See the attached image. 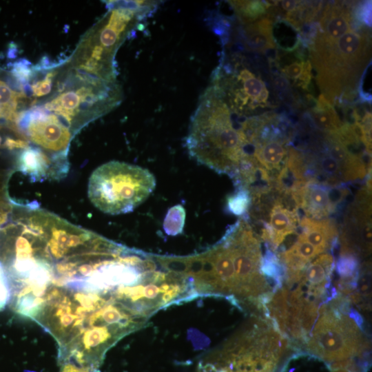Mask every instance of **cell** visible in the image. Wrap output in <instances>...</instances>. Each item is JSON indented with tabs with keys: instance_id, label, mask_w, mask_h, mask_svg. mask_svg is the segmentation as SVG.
I'll list each match as a JSON object with an SVG mask.
<instances>
[{
	"instance_id": "cell-1",
	"label": "cell",
	"mask_w": 372,
	"mask_h": 372,
	"mask_svg": "<svg viewBox=\"0 0 372 372\" xmlns=\"http://www.w3.org/2000/svg\"><path fill=\"white\" fill-rule=\"evenodd\" d=\"M342 297L322 301L299 347L331 368H353V359L362 355L366 341L362 318L354 310H344Z\"/></svg>"
},
{
	"instance_id": "cell-2",
	"label": "cell",
	"mask_w": 372,
	"mask_h": 372,
	"mask_svg": "<svg viewBox=\"0 0 372 372\" xmlns=\"http://www.w3.org/2000/svg\"><path fill=\"white\" fill-rule=\"evenodd\" d=\"M288 342L271 322L256 318L203 359L197 372H276Z\"/></svg>"
},
{
	"instance_id": "cell-3",
	"label": "cell",
	"mask_w": 372,
	"mask_h": 372,
	"mask_svg": "<svg viewBox=\"0 0 372 372\" xmlns=\"http://www.w3.org/2000/svg\"><path fill=\"white\" fill-rule=\"evenodd\" d=\"M156 178L147 169L112 161L91 174L87 195L101 211L118 215L134 211L153 192Z\"/></svg>"
},
{
	"instance_id": "cell-4",
	"label": "cell",
	"mask_w": 372,
	"mask_h": 372,
	"mask_svg": "<svg viewBox=\"0 0 372 372\" xmlns=\"http://www.w3.org/2000/svg\"><path fill=\"white\" fill-rule=\"evenodd\" d=\"M364 36L350 30L332 41L316 39L312 59L322 95L329 101L343 88L353 85L364 68L369 58V41Z\"/></svg>"
},
{
	"instance_id": "cell-5",
	"label": "cell",
	"mask_w": 372,
	"mask_h": 372,
	"mask_svg": "<svg viewBox=\"0 0 372 372\" xmlns=\"http://www.w3.org/2000/svg\"><path fill=\"white\" fill-rule=\"evenodd\" d=\"M348 194L349 190L343 185H330L310 178L290 196L298 209L303 211V216L324 219L336 211Z\"/></svg>"
},
{
	"instance_id": "cell-6",
	"label": "cell",
	"mask_w": 372,
	"mask_h": 372,
	"mask_svg": "<svg viewBox=\"0 0 372 372\" xmlns=\"http://www.w3.org/2000/svg\"><path fill=\"white\" fill-rule=\"evenodd\" d=\"M289 196L279 194L270 208L269 223L263 222L262 238L275 252L286 240L287 236L296 234L300 216L295 203L287 206Z\"/></svg>"
},
{
	"instance_id": "cell-7",
	"label": "cell",
	"mask_w": 372,
	"mask_h": 372,
	"mask_svg": "<svg viewBox=\"0 0 372 372\" xmlns=\"http://www.w3.org/2000/svg\"><path fill=\"white\" fill-rule=\"evenodd\" d=\"M296 233L321 253L332 251L338 240L336 225L329 218L313 219L303 216Z\"/></svg>"
},
{
	"instance_id": "cell-8",
	"label": "cell",
	"mask_w": 372,
	"mask_h": 372,
	"mask_svg": "<svg viewBox=\"0 0 372 372\" xmlns=\"http://www.w3.org/2000/svg\"><path fill=\"white\" fill-rule=\"evenodd\" d=\"M263 138L264 140H256L251 143V158L269 174L276 172L278 176L287 159V146L278 139Z\"/></svg>"
},
{
	"instance_id": "cell-9",
	"label": "cell",
	"mask_w": 372,
	"mask_h": 372,
	"mask_svg": "<svg viewBox=\"0 0 372 372\" xmlns=\"http://www.w3.org/2000/svg\"><path fill=\"white\" fill-rule=\"evenodd\" d=\"M320 25L322 32L316 39L332 41L351 30V17L345 8L327 7L320 21Z\"/></svg>"
},
{
	"instance_id": "cell-10",
	"label": "cell",
	"mask_w": 372,
	"mask_h": 372,
	"mask_svg": "<svg viewBox=\"0 0 372 372\" xmlns=\"http://www.w3.org/2000/svg\"><path fill=\"white\" fill-rule=\"evenodd\" d=\"M243 44L246 50L265 52L274 47L271 21L262 19L243 28Z\"/></svg>"
},
{
	"instance_id": "cell-11",
	"label": "cell",
	"mask_w": 372,
	"mask_h": 372,
	"mask_svg": "<svg viewBox=\"0 0 372 372\" xmlns=\"http://www.w3.org/2000/svg\"><path fill=\"white\" fill-rule=\"evenodd\" d=\"M311 118L319 130L329 133L335 132L343 125L331 103L323 95L319 97L317 106L312 111Z\"/></svg>"
},
{
	"instance_id": "cell-12",
	"label": "cell",
	"mask_w": 372,
	"mask_h": 372,
	"mask_svg": "<svg viewBox=\"0 0 372 372\" xmlns=\"http://www.w3.org/2000/svg\"><path fill=\"white\" fill-rule=\"evenodd\" d=\"M185 212L183 207L176 205L169 209L164 220L163 227L168 235L180 234L185 223Z\"/></svg>"
},
{
	"instance_id": "cell-13",
	"label": "cell",
	"mask_w": 372,
	"mask_h": 372,
	"mask_svg": "<svg viewBox=\"0 0 372 372\" xmlns=\"http://www.w3.org/2000/svg\"><path fill=\"white\" fill-rule=\"evenodd\" d=\"M251 204V198L249 192L242 187L227 200V207L231 213L236 216H242L248 211Z\"/></svg>"
},
{
	"instance_id": "cell-14",
	"label": "cell",
	"mask_w": 372,
	"mask_h": 372,
	"mask_svg": "<svg viewBox=\"0 0 372 372\" xmlns=\"http://www.w3.org/2000/svg\"><path fill=\"white\" fill-rule=\"evenodd\" d=\"M10 288L4 269L0 262V311H2L10 302Z\"/></svg>"
},
{
	"instance_id": "cell-15",
	"label": "cell",
	"mask_w": 372,
	"mask_h": 372,
	"mask_svg": "<svg viewBox=\"0 0 372 372\" xmlns=\"http://www.w3.org/2000/svg\"><path fill=\"white\" fill-rule=\"evenodd\" d=\"M54 75L53 72L48 73L44 79L37 81L32 86L34 96H43L50 92Z\"/></svg>"
},
{
	"instance_id": "cell-16",
	"label": "cell",
	"mask_w": 372,
	"mask_h": 372,
	"mask_svg": "<svg viewBox=\"0 0 372 372\" xmlns=\"http://www.w3.org/2000/svg\"><path fill=\"white\" fill-rule=\"evenodd\" d=\"M304 62H293L286 65L283 69V73L289 79L298 80L302 75L304 69Z\"/></svg>"
},
{
	"instance_id": "cell-17",
	"label": "cell",
	"mask_w": 372,
	"mask_h": 372,
	"mask_svg": "<svg viewBox=\"0 0 372 372\" xmlns=\"http://www.w3.org/2000/svg\"><path fill=\"white\" fill-rule=\"evenodd\" d=\"M61 366L59 372H91L90 371L79 367L72 364H63L60 365Z\"/></svg>"
},
{
	"instance_id": "cell-18",
	"label": "cell",
	"mask_w": 372,
	"mask_h": 372,
	"mask_svg": "<svg viewBox=\"0 0 372 372\" xmlns=\"http://www.w3.org/2000/svg\"><path fill=\"white\" fill-rule=\"evenodd\" d=\"M299 2L298 1L291 0L281 1L280 6L284 10L290 13L291 12H294L298 8Z\"/></svg>"
},
{
	"instance_id": "cell-19",
	"label": "cell",
	"mask_w": 372,
	"mask_h": 372,
	"mask_svg": "<svg viewBox=\"0 0 372 372\" xmlns=\"http://www.w3.org/2000/svg\"><path fill=\"white\" fill-rule=\"evenodd\" d=\"M11 210L9 205L0 206V228L6 222L8 216Z\"/></svg>"
},
{
	"instance_id": "cell-20",
	"label": "cell",
	"mask_w": 372,
	"mask_h": 372,
	"mask_svg": "<svg viewBox=\"0 0 372 372\" xmlns=\"http://www.w3.org/2000/svg\"><path fill=\"white\" fill-rule=\"evenodd\" d=\"M274 84L276 89L279 90H285L287 87V81L283 77L279 76L277 77L274 81Z\"/></svg>"
},
{
	"instance_id": "cell-21",
	"label": "cell",
	"mask_w": 372,
	"mask_h": 372,
	"mask_svg": "<svg viewBox=\"0 0 372 372\" xmlns=\"http://www.w3.org/2000/svg\"><path fill=\"white\" fill-rule=\"evenodd\" d=\"M331 372H356L350 368H331Z\"/></svg>"
},
{
	"instance_id": "cell-22",
	"label": "cell",
	"mask_w": 372,
	"mask_h": 372,
	"mask_svg": "<svg viewBox=\"0 0 372 372\" xmlns=\"http://www.w3.org/2000/svg\"><path fill=\"white\" fill-rule=\"evenodd\" d=\"M150 277H151V276H150ZM150 277H149V278H150ZM149 278L147 280V284L149 282ZM145 287H146V286H145ZM145 298H146V297H145ZM146 299H147V298H146ZM147 304L148 306L150 307L151 309H152V307H151V304H150V302H149L147 299Z\"/></svg>"
}]
</instances>
